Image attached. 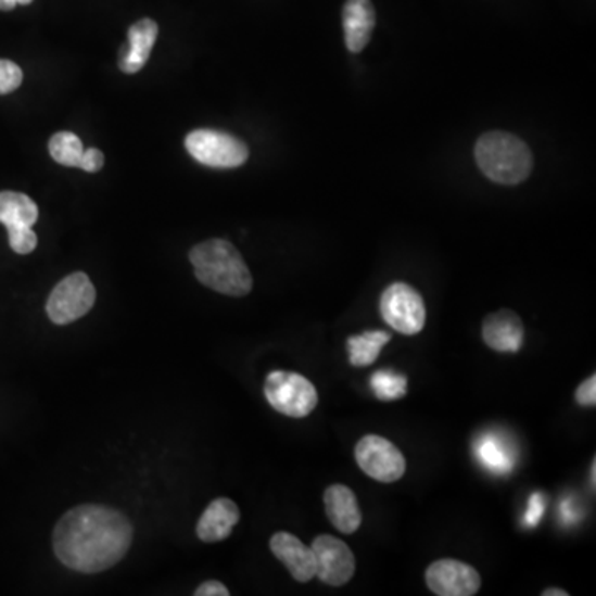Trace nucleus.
I'll use <instances>...</instances> for the list:
<instances>
[{"label": "nucleus", "mask_w": 596, "mask_h": 596, "mask_svg": "<svg viewBox=\"0 0 596 596\" xmlns=\"http://www.w3.org/2000/svg\"><path fill=\"white\" fill-rule=\"evenodd\" d=\"M525 328L519 315L512 310H499L489 315L482 324V339L489 348L500 353H517L523 345Z\"/></svg>", "instance_id": "f8f14e48"}, {"label": "nucleus", "mask_w": 596, "mask_h": 596, "mask_svg": "<svg viewBox=\"0 0 596 596\" xmlns=\"http://www.w3.org/2000/svg\"><path fill=\"white\" fill-rule=\"evenodd\" d=\"M239 519H241V510H239L238 504L227 497H219L204 510L195 532H198V537L207 544L220 542L232 534V529L238 525Z\"/></svg>", "instance_id": "2eb2a0df"}, {"label": "nucleus", "mask_w": 596, "mask_h": 596, "mask_svg": "<svg viewBox=\"0 0 596 596\" xmlns=\"http://www.w3.org/2000/svg\"><path fill=\"white\" fill-rule=\"evenodd\" d=\"M34 0H0V11L9 12L15 8V5H28L31 4Z\"/></svg>", "instance_id": "cd10ccee"}, {"label": "nucleus", "mask_w": 596, "mask_h": 596, "mask_svg": "<svg viewBox=\"0 0 596 596\" xmlns=\"http://www.w3.org/2000/svg\"><path fill=\"white\" fill-rule=\"evenodd\" d=\"M479 460L495 474H507L513 468V454L507 441L499 434H485L478 441Z\"/></svg>", "instance_id": "a211bd4d"}, {"label": "nucleus", "mask_w": 596, "mask_h": 596, "mask_svg": "<svg viewBox=\"0 0 596 596\" xmlns=\"http://www.w3.org/2000/svg\"><path fill=\"white\" fill-rule=\"evenodd\" d=\"M8 232L12 251L21 255H27L36 251L39 239H37V234L31 230V227H8Z\"/></svg>", "instance_id": "4be33fe9"}, {"label": "nucleus", "mask_w": 596, "mask_h": 596, "mask_svg": "<svg viewBox=\"0 0 596 596\" xmlns=\"http://www.w3.org/2000/svg\"><path fill=\"white\" fill-rule=\"evenodd\" d=\"M542 596H569V592L560 588H548L542 592Z\"/></svg>", "instance_id": "c85d7f7f"}, {"label": "nucleus", "mask_w": 596, "mask_h": 596, "mask_svg": "<svg viewBox=\"0 0 596 596\" xmlns=\"http://www.w3.org/2000/svg\"><path fill=\"white\" fill-rule=\"evenodd\" d=\"M575 400L583 408L596 405V377L586 378L575 391Z\"/></svg>", "instance_id": "393cba45"}, {"label": "nucleus", "mask_w": 596, "mask_h": 596, "mask_svg": "<svg viewBox=\"0 0 596 596\" xmlns=\"http://www.w3.org/2000/svg\"><path fill=\"white\" fill-rule=\"evenodd\" d=\"M97 301V290L87 274L75 272L56 283L47 302V314L55 325L85 317Z\"/></svg>", "instance_id": "0eeeda50"}, {"label": "nucleus", "mask_w": 596, "mask_h": 596, "mask_svg": "<svg viewBox=\"0 0 596 596\" xmlns=\"http://www.w3.org/2000/svg\"><path fill=\"white\" fill-rule=\"evenodd\" d=\"M380 308L384 321L403 335H418L424 328V301L408 283H391L381 295Z\"/></svg>", "instance_id": "423d86ee"}, {"label": "nucleus", "mask_w": 596, "mask_h": 596, "mask_svg": "<svg viewBox=\"0 0 596 596\" xmlns=\"http://www.w3.org/2000/svg\"><path fill=\"white\" fill-rule=\"evenodd\" d=\"M132 525L128 517L105 506L68 510L53 530V550L63 566L80 573L112 569L128 554Z\"/></svg>", "instance_id": "f257e3e1"}, {"label": "nucleus", "mask_w": 596, "mask_h": 596, "mask_svg": "<svg viewBox=\"0 0 596 596\" xmlns=\"http://www.w3.org/2000/svg\"><path fill=\"white\" fill-rule=\"evenodd\" d=\"M103 164H105V156H103L102 151L90 148V150H85L80 169L87 173H97L103 168Z\"/></svg>", "instance_id": "a878e982"}, {"label": "nucleus", "mask_w": 596, "mask_h": 596, "mask_svg": "<svg viewBox=\"0 0 596 596\" xmlns=\"http://www.w3.org/2000/svg\"><path fill=\"white\" fill-rule=\"evenodd\" d=\"M325 512L342 534H355L362 525V510L355 492L343 484H333L324 494Z\"/></svg>", "instance_id": "4468645a"}, {"label": "nucleus", "mask_w": 596, "mask_h": 596, "mask_svg": "<svg viewBox=\"0 0 596 596\" xmlns=\"http://www.w3.org/2000/svg\"><path fill=\"white\" fill-rule=\"evenodd\" d=\"M474 154L481 172L499 185H519L534 168V156L525 141L506 131L482 135L475 143Z\"/></svg>", "instance_id": "7ed1b4c3"}, {"label": "nucleus", "mask_w": 596, "mask_h": 596, "mask_svg": "<svg viewBox=\"0 0 596 596\" xmlns=\"http://www.w3.org/2000/svg\"><path fill=\"white\" fill-rule=\"evenodd\" d=\"M270 550L289 569L296 582L307 583L317 573V561L312 547L289 532H277L270 538Z\"/></svg>", "instance_id": "9b49d317"}, {"label": "nucleus", "mask_w": 596, "mask_h": 596, "mask_svg": "<svg viewBox=\"0 0 596 596\" xmlns=\"http://www.w3.org/2000/svg\"><path fill=\"white\" fill-rule=\"evenodd\" d=\"M481 575L464 561L444 558L426 570V585L434 595L472 596L481 589Z\"/></svg>", "instance_id": "9d476101"}, {"label": "nucleus", "mask_w": 596, "mask_h": 596, "mask_svg": "<svg viewBox=\"0 0 596 596\" xmlns=\"http://www.w3.org/2000/svg\"><path fill=\"white\" fill-rule=\"evenodd\" d=\"M371 390L381 402H396L408 393V380L391 370L377 371L371 377Z\"/></svg>", "instance_id": "412c9836"}, {"label": "nucleus", "mask_w": 596, "mask_h": 596, "mask_svg": "<svg viewBox=\"0 0 596 596\" xmlns=\"http://www.w3.org/2000/svg\"><path fill=\"white\" fill-rule=\"evenodd\" d=\"M545 512V499L542 494H534L530 497L529 506H527L525 517H523V523L527 527H535L541 522L542 516Z\"/></svg>", "instance_id": "b1692460"}, {"label": "nucleus", "mask_w": 596, "mask_h": 596, "mask_svg": "<svg viewBox=\"0 0 596 596\" xmlns=\"http://www.w3.org/2000/svg\"><path fill=\"white\" fill-rule=\"evenodd\" d=\"M377 24L371 0H346L343 9V30L350 52L359 53L370 42Z\"/></svg>", "instance_id": "dca6fc26"}, {"label": "nucleus", "mask_w": 596, "mask_h": 596, "mask_svg": "<svg viewBox=\"0 0 596 596\" xmlns=\"http://www.w3.org/2000/svg\"><path fill=\"white\" fill-rule=\"evenodd\" d=\"M24 80L21 66L11 60L0 59V94L12 93L21 87Z\"/></svg>", "instance_id": "5701e85b"}, {"label": "nucleus", "mask_w": 596, "mask_h": 596, "mask_svg": "<svg viewBox=\"0 0 596 596\" xmlns=\"http://www.w3.org/2000/svg\"><path fill=\"white\" fill-rule=\"evenodd\" d=\"M186 150L198 163L210 168H239L248 161L244 141L217 129H195L186 137Z\"/></svg>", "instance_id": "39448f33"}, {"label": "nucleus", "mask_w": 596, "mask_h": 596, "mask_svg": "<svg viewBox=\"0 0 596 596\" xmlns=\"http://www.w3.org/2000/svg\"><path fill=\"white\" fill-rule=\"evenodd\" d=\"M356 462L365 474L375 481L391 484L406 472V459L391 441L377 434H368L356 444Z\"/></svg>", "instance_id": "6e6552de"}, {"label": "nucleus", "mask_w": 596, "mask_h": 596, "mask_svg": "<svg viewBox=\"0 0 596 596\" xmlns=\"http://www.w3.org/2000/svg\"><path fill=\"white\" fill-rule=\"evenodd\" d=\"M589 474H592V489L593 491H595V475H596V459H593V462H592V471H589Z\"/></svg>", "instance_id": "c756f323"}, {"label": "nucleus", "mask_w": 596, "mask_h": 596, "mask_svg": "<svg viewBox=\"0 0 596 596\" xmlns=\"http://www.w3.org/2000/svg\"><path fill=\"white\" fill-rule=\"evenodd\" d=\"M50 154L56 163L71 168H80L81 157H84V144L80 138L74 132L60 131L50 138Z\"/></svg>", "instance_id": "aec40b11"}, {"label": "nucleus", "mask_w": 596, "mask_h": 596, "mask_svg": "<svg viewBox=\"0 0 596 596\" xmlns=\"http://www.w3.org/2000/svg\"><path fill=\"white\" fill-rule=\"evenodd\" d=\"M390 340V333L383 330L365 331L362 335L350 337L346 342L350 363L356 368L370 367Z\"/></svg>", "instance_id": "6ab92c4d"}, {"label": "nucleus", "mask_w": 596, "mask_h": 596, "mask_svg": "<svg viewBox=\"0 0 596 596\" xmlns=\"http://www.w3.org/2000/svg\"><path fill=\"white\" fill-rule=\"evenodd\" d=\"M160 27L151 18L132 24L128 30V43L119 53V68L125 74H138L150 60L151 50L156 42Z\"/></svg>", "instance_id": "ddd939ff"}, {"label": "nucleus", "mask_w": 596, "mask_h": 596, "mask_svg": "<svg viewBox=\"0 0 596 596\" xmlns=\"http://www.w3.org/2000/svg\"><path fill=\"white\" fill-rule=\"evenodd\" d=\"M195 277L203 286L230 296L248 295L254 286L251 270L238 249L224 239H211L189 252Z\"/></svg>", "instance_id": "f03ea898"}, {"label": "nucleus", "mask_w": 596, "mask_h": 596, "mask_svg": "<svg viewBox=\"0 0 596 596\" xmlns=\"http://www.w3.org/2000/svg\"><path fill=\"white\" fill-rule=\"evenodd\" d=\"M39 219V207L22 192H0V223L5 227H31Z\"/></svg>", "instance_id": "f3484780"}, {"label": "nucleus", "mask_w": 596, "mask_h": 596, "mask_svg": "<svg viewBox=\"0 0 596 596\" xmlns=\"http://www.w3.org/2000/svg\"><path fill=\"white\" fill-rule=\"evenodd\" d=\"M195 596H229L230 592L227 589L226 585H223L216 580H210V582L203 583L194 592Z\"/></svg>", "instance_id": "bb28decb"}, {"label": "nucleus", "mask_w": 596, "mask_h": 596, "mask_svg": "<svg viewBox=\"0 0 596 596\" xmlns=\"http://www.w3.org/2000/svg\"><path fill=\"white\" fill-rule=\"evenodd\" d=\"M264 393L269 405L289 418H305L318 405L312 381L292 371H272L265 380Z\"/></svg>", "instance_id": "20e7f679"}, {"label": "nucleus", "mask_w": 596, "mask_h": 596, "mask_svg": "<svg viewBox=\"0 0 596 596\" xmlns=\"http://www.w3.org/2000/svg\"><path fill=\"white\" fill-rule=\"evenodd\" d=\"M317 561L315 576L330 586H343L355 575V555L348 545L333 535H318L312 544Z\"/></svg>", "instance_id": "1a4fd4ad"}]
</instances>
